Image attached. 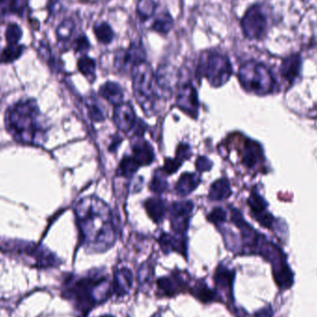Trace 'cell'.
<instances>
[{
    "instance_id": "cell-1",
    "label": "cell",
    "mask_w": 317,
    "mask_h": 317,
    "mask_svg": "<svg viewBox=\"0 0 317 317\" xmlns=\"http://www.w3.org/2000/svg\"><path fill=\"white\" fill-rule=\"evenodd\" d=\"M77 222L83 241L97 252L111 249L115 243L113 215L109 205L97 197H87L80 200L75 209Z\"/></svg>"
},
{
    "instance_id": "cell-2",
    "label": "cell",
    "mask_w": 317,
    "mask_h": 317,
    "mask_svg": "<svg viewBox=\"0 0 317 317\" xmlns=\"http://www.w3.org/2000/svg\"><path fill=\"white\" fill-rule=\"evenodd\" d=\"M7 127L17 141L38 145L44 142L46 129L40 113L33 100H23L10 109L7 114Z\"/></svg>"
},
{
    "instance_id": "cell-3",
    "label": "cell",
    "mask_w": 317,
    "mask_h": 317,
    "mask_svg": "<svg viewBox=\"0 0 317 317\" xmlns=\"http://www.w3.org/2000/svg\"><path fill=\"white\" fill-rule=\"evenodd\" d=\"M111 283L104 276L92 274L84 277H72L65 282L63 295L78 311L88 312L93 307L111 296Z\"/></svg>"
},
{
    "instance_id": "cell-4",
    "label": "cell",
    "mask_w": 317,
    "mask_h": 317,
    "mask_svg": "<svg viewBox=\"0 0 317 317\" xmlns=\"http://www.w3.org/2000/svg\"><path fill=\"white\" fill-rule=\"evenodd\" d=\"M196 73L204 77L212 87H220L229 81L233 67L227 55L215 49H206L200 52Z\"/></svg>"
},
{
    "instance_id": "cell-5",
    "label": "cell",
    "mask_w": 317,
    "mask_h": 317,
    "mask_svg": "<svg viewBox=\"0 0 317 317\" xmlns=\"http://www.w3.org/2000/svg\"><path fill=\"white\" fill-rule=\"evenodd\" d=\"M134 92L138 102L147 115H153L156 112L157 94L154 90L155 73L149 62L140 63L132 72Z\"/></svg>"
},
{
    "instance_id": "cell-6",
    "label": "cell",
    "mask_w": 317,
    "mask_h": 317,
    "mask_svg": "<svg viewBox=\"0 0 317 317\" xmlns=\"http://www.w3.org/2000/svg\"><path fill=\"white\" fill-rule=\"evenodd\" d=\"M239 80L246 90L265 94L271 89L273 78L265 65L256 62H247L239 70Z\"/></svg>"
},
{
    "instance_id": "cell-7",
    "label": "cell",
    "mask_w": 317,
    "mask_h": 317,
    "mask_svg": "<svg viewBox=\"0 0 317 317\" xmlns=\"http://www.w3.org/2000/svg\"><path fill=\"white\" fill-rule=\"evenodd\" d=\"M147 62V50L141 38H136L126 47H121L115 52L113 64L118 72L131 73L140 63Z\"/></svg>"
},
{
    "instance_id": "cell-8",
    "label": "cell",
    "mask_w": 317,
    "mask_h": 317,
    "mask_svg": "<svg viewBox=\"0 0 317 317\" xmlns=\"http://www.w3.org/2000/svg\"><path fill=\"white\" fill-rule=\"evenodd\" d=\"M241 29L246 38L250 40H261L266 36L268 21L266 12L259 4L247 9L241 20Z\"/></svg>"
},
{
    "instance_id": "cell-9",
    "label": "cell",
    "mask_w": 317,
    "mask_h": 317,
    "mask_svg": "<svg viewBox=\"0 0 317 317\" xmlns=\"http://www.w3.org/2000/svg\"><path fill=\"white\" fill-rule=\"evenodd\" d=\"M194 205L192 201L174 202L170 209L172 229L177 235H184L190 227V216Z\"/></svg>"
},
{
    "instance_id": "cell-10",
    "label": "cell",
    "mask_w": 317,
    "mask_h": 317,
    "mask_svg": "<svg viewBox=\"0 0 317 317\" xmlns=\"http://www.w3.org/2000/svg\"><path fill=\"white\" fill-rule=\"evenodd\" d=\"M176 104L182 112L190 115V117H198L199 113V98L198 93L193 84L187 82L179 88Z\"/></svg>"
},
{
    "instance_id": "cell-11",
    "label": "cell",
    "mask_w": 317,
    "mask_h": 317,
    "mask_svg": "<svg viewBox=\"0 0 317 317\" xmlns=\"http://www.w3.org/2000/svg\"><path fill=\"white\" fill-rule=\"evenodd\" d=\"M181 72L176 67L165 63L158 67L155 73V84L164 95L171 94L179 82Z\"/></svg>"
},
{
    "instance_id": "cell-12",
    "label": "cell",
    "mask_w": 317,
    "mask_h": 317,
    "mask_svg": "<svg viewBox=\"0 0 317 317\" xmlns=\"http://www.w3.org/2000/svg\"><path fill=\"white\" fill-rule=\"evenodd\" d=\"M113 120L120 130L128 132L133 129L137 123V116L130 103H122L115 106Z\"/></svg>"
},
{
    "instance_id": "cell-13",
    "label": "cell",
    "mask_w": 317,
    "mask_h": 317,
    "mask_svg": "<svg viewBox=\"0 0 317 317\" xmlns=\"http://www.w3.org/2000/svg\"><path fill=\"white\" fill-rule=\"evenodd\" d=\"M174 19L168 10H164L154 16L151 24L148 27V30L158 34V36H168L174 30Z\"/></svg>"
},
{
    "instance_id": "cell-14",
    "label": "cell",
    "mask_w": 317,
    "mask_h": 317,
    "mask_svg": "<svg viewBox=\"0 0 317 317\" xmlns=\"http://www.w3.org/2000/svg\"><path fill=\"white\" fill-rule=\"evenodd\" d=\"M158 244L166 254L172 251H177L184 255L187 253V237L184 235H173L163 233L158 237Z\"/></svg>"
},
{
    "instance_id": "cell-15",
    "label": "cell",
    "mask_w": 317,
    "mask_h": 317,
    "mask_svg": "<svg viewBox=\"0 0 317 317\" xmlns=\"http://www.w3.org/2000/svg\"><path fill=\"white\" fill-rule=\"evenodd\" d=\"M186 282L181 274H173L164 276L157 280L158 289L164 296H174L184 288Z\"/></svg>"
},
{
    "instance_id": "cell-16",
    "label": "cell",
    "mask_w": 317,
    "mask_h": 317,
    "mask_svg": "<svg viewBox=\"0 0 317 317\" xmlns=\"http://www.w3.org/2000/svg\"><path fill=\"white\" fill-rule=\"evenodd\" d=\"M133 285V275L126 267L118 268L114 272L113 279V292L117 296H123L127 294Z\"/></svg>"
},
{
    "instance_id": "cell-17",
    "label": "cell",
    "mask_w": 317,
    "mask_h": 317,
    "mask_svg": "<svg viewBox=\"0 0 317 317\" xmlns=\"http://www.w3.org/2000/svg\"><path fill=\"white\" fill-rule=\"evenodd\" d=\"M134 158L137 161L139 166H148L153 163L155 154L153 148L148 141L138 139L132 146Z\"/></svg>"
},
{
    "instance_id": "cell-18",
    "label": "cell",
    "mask_w": 317,
    "mask_h": 317,
    "mask_svg": "<svg viewBox=\"0 0 317 317\" xmlns=\"http://www.w3.org/2000/svg\"><path fill=\"white\" fill-rule=\"evenodd\" d=\"M99 95L115 106L122 104L124 97L122 86L119 83L113 81L104 83L99 88Z\"/></svg>"
},
{
    "instance_id": "cell-19",
    "label": "cell",
    "mask_w": 317,
    "mask_h": 317,
    "mask_svg": "<svg viewBox=\"0 0 317 317\" xmlns=\"http://www.w3.org/2000/svg\"><path fill=\"white\" fill-rule=\"evenodd\" d=\"M92 30L97 43L102 46L111 45L116 37L113 26L107 21H97L93 25Z\"/></svg>"
},
{
    "instance_id": "cell-20",
    "label": "cell",
    "mask_w": 317,
    "mask_h": 317,
    "mask_svg": "<svg viewBox=\"0 0 317 317\" xmlns=\"http://www.w3.org/2000/svg\"><path fill=\"white\" fill-rule=\"evenodd\" d=\"M158 0H138L136 7V14L141 23H146L157 14L158 10Z\"/></svg>"
},
{
    "instance_id": "cell-21",
    "label": "cell",
    "mask_w": 317,
    "mask_h": 317,
    "mask_svg": "<svg viewBox=\"0 0 317 317\" xmlns=\"http://www.w3.org/2000/svg\"><path fill=\"white\" fill-rule=\"evenodd\" d=\"M200 183V176L195 173H184L175 184V192L186 197L192 193Z\"/></svg>"
},
{
    "instance_id": "cell-22",
    "label": "cell",
    "mask_w": 317,
    "mask_h": 317,
    "mask_svg": "<svg viewBox=\"0 0 317 317\" xmlns=\"http://www.w3.org/2000/svg\"><path fill=\"white\" fill-rule=\"evenodd\" d=\"M144 206L148 213V216L155 223H161L164 220L166 212H167V206L163 199L158 198V197L149 198L145 201Z\"/></svg>"
},
{
    "instance_id": "cell-23",
    "label": "cell",
    "mask_w": 317,
    "mask_h": 317,
    "mask_svg": "<svg viewBox=\"0 0 317 317\" xmlns=\"http://www.w3.org/2000/svg\"><path fill=\"white\" fill-rule=\"evenodd\" d=\"M232 193L230 184L226 178L216 180L210 186L209 199L213 201H222L227 199Z\"/></svg>"
},
{
    "instance_id": "cell-24",
    "label": "cell",
    "mask_w": 317,
    "mask_h": 317,
    "mask_svg": "<svg viewBox=\"0 0 317 317\" xmlns=\"http://www.w3.org/2000/svg\"><path fill=\"white\" fill-rule=\"evenodd\" d=\"M77 67L79 72L87 78L90 83L96 80L97 77V62L92 57L84 54L79 58L77 62Z\"/></svg>"
},
{
    "instance_id": "cell-25",
    "label": "cell",
    "mask_w": 317,
    "mask_h": 317,
    "mask_svg": "<svg viewBox=\"0 0 317 317\" xmlns=\"http://www.w3.org/2000/svg\"><path fill=\"white\" fill-rule=\"evenodd\" d=\"M76 23L72 20V18H67L64 21H62V23L59 25L57 29L56 35L58 40L67 44L72 40V36L75 33Z\"/></svg>"
},
{
    "instance_id": "cell-26",
    "label": "cell",
    "mask_w": 317,
    "mask_h": 317,
    "mask_svg": "<svg viewBox=\"0 0 317 317\" xmlns=\"http://www.w3.org/2000/svg\"><path fill=\"white\" fill-rule=\"evenodd\" d=\"M87 106L89 116L94 122L99 123L105 120L104 109L97 97L94 96H90L88 97L87 99Z\"/></svg>"
},
{
    "instance_id": "cell-27",
    "label": "cell",
    "mask_w": 317,
    "mask_h": 317,
    "mask_svg": "<svg viewBox=\"0 0 317 317\" xmlns=\"http://www.w3.org/2000/svg\"><path fill=\"white\" fill-rule=\"evenodd\" d=\"M139 164L133 156H124L119 164L117 174L123 177H131L139 168Z\"/></svg>"
},
{
    "instance_id": "cell-28",
    "label": "cell",
    "mask_w": 317,
    "mask_h": 317,
    "mask_svg": "<svg viewBox=\"0 0 317 317\" xmlns=\"http://www.w3.org/2000/svg\"><path fill=\"white\" fill-rule=\"evenodd\" d=\"M191 293L196 298H198L200 302H210L216 301V293L210 289V287L205 284L204 282L198 283L194 287H192Z\"/></svg>"
},
{
    "instance_id": "cell-29",
    "label": "cell",
    "mask_w": 317,
    "mask_h": 317,
    "mask_svg": "<svg viewBox=\"0 0 317 317\" xmlns=\"http://www.w3.org/2000/svg\"><path fill=\"white\" fill-rule=\"evenodd\" d=\"M301 66V60L299 56H292L288 58L286 62H284L282 66V73L286 79L292 80L296 76Z\"/></svg>"
},
{
    "instance_id": "cell-30",
    "label": "cell",
    "mask_w": 317,
    "mask_h": 317,
    "mask_svg": "<svg viewBox=\"0 0 317 317\" xmlns=\"http://www.w3.org/2000/svg\"><path fill=\"white\" fill-rule=\"evenodd\" d=\"M25 4L26 0H0V14L21 12Z\"/></svg>"
},
{
    "instance_id": "cell-31",
    "label": "cell",
    "mask_w": 317,
    "mask_h": 317,
    "mask_svg": "<svg viewBox=\"0 0 317 317\" xmlns=\"http://www.w3.org/2000/svg\"><path fill=\"white\" fill-rule=\"evenodd\" d=\"M165 175L166 174H164L163 170H160L154 174L149 188H150V190L155 194H162V193H164L165 190H167L168 184H167V181L165 178Z\"/></svg>"
},
{
    "instance_id": "cell-32",
    "label": "cell",
    "mask_w": 317,
    "mask_h": 317,
    "mask_svg": "<svg viewBox=\"0 0 317 317\" xmlns=\"http://www.w3.org/2000/svg\"><path fill=\"white\" fill-rule=\"evenodd\" d=\"M91 47L92 46L89 41V38L85 33L75 36V38L72 41V49L76 53H80L81 55L87 54V52L91 49Z\"/></svg>"
},
{
    "instance_id": "cell-33",
    "label": "cell",
    "mask_w": 317,
    "mask_h": 317,
    "mask_svg": "<svg viewBox=\"0 0 317 317\" xmlns=\"http://www.w3.org/2000/svg\"><path fill=\"white\" fill-rule=\"evenodd\" d=\"M259 150L258 147L255 144L248 143L246 145L245 152H244V164L247 165V167H253L257 163L259 158Z\"/></svg>"
},
{
    "instance_id": "cell-34",
    "label": "cell",
    "mask_w": 317,
    "mask_h": 317,
    "mask_svg": "<svg viewBox=\"0 0 317 317\" xmlns=\"http://www.w3.org/2000/svg\"><path fill=\"white\" fill-rule=\"evenodd\" d=\"M22 36L21 28L17 24H11L6 32V38L9 45H18Z\"/></svg>"
},
{
    "instance_id": "cell-35",
    "label": "cell",
    "mask_w": 317,
    "mask_h": 317,
    "mask_svg": "<svg viewBox=\"0 0 317 317\" xmlns=\"http://www.w3.org/2000/svg\"><path fill=\"white\" fill-rule=\"evenodd\" d=\"M22 47L19 45H9L2 53V61L6 62H12L21 55Z\"/></svg>"
},
{
    "instance_id": "cell-36",
    "label": "cell",
    "mask_w": 317,
    "mask_h": 317,
    "mask_svg": "<svg viewBox=\"0 0 317 317\" xmlns=\"http://www.w3.org/2000/svg\"><path fill=\"white\" fill-rule=\"evenodd\" d=\"M207 218L213 224L221 225L226 220V212L222 207H216L210 212Z\"/></svg>"
},
{
    "instance_id": "cell-37",
    "label": "cell",
    "mask_w": 317,
    "mask_h": 317,
    "mask_svg": "<svg viewBox=\"0 0 317 317\" xmlns=\"http://www.w3.org/2000/svg\"><path fill=\"white\" fill-rule=\"evenodd\" d=\"M182 163L183 162L176 157L174 158H166L164 162L163 172L165 174H174L177 170L179 169L180 166L182 165Z\"/></svg>"
},
{
    "instance_id": "cell-38",
    "label": "cell",
    "mask_w": 317,
    "mask_h": 317,
    "mask_svg": "<svg viewBox=\"0 0 317 317\" xmlns=\"http://www.w3.org/2000/svg\"><path fill=\"white\" fill-rule=\"evenodd\" d=\"M191 156V149L190 145L188 144H180L176 150V158H179L182 162L188 160Z\"/></svg>"
},
{
    "instance_id": "cell-39",
    "label": "cell",
    "mask_w": 317,
    "mask_h": 317,
    "mask_svg": "<svg viewBox=\"0 0 317 317\" xmlns=\"http://www.w3.org/2000/svg\"><path fill=\"white\" fill-rule=\"evenodd\" d=\"M213 163L207 157L200 156L196 162V167L200 172H207L212 168Z\"/></svg>"
},
{
    "instance_id": "cell-40",
    "label": "cell",
    "mask_w": 317,
    "mask_h": 317,
    "mask_svg": "<svg viewBox=\"0 0 317 317\" xmlns=\"http://www.w3.org/2000/svg\"><path fill=\"white\" fill-rule=\"evenodd\" d=\"M122 140H123V139H121L119 137H115L114 139H113V142H112L111 147H110V150H111V151H115V150L117 149L118 147L120 146V144L122 142Z\"/></svg>"
},
{
    "instance_id": "cell-41",
    "label": "cell",
    "mask_w": 317,
    "mask_h": 317,
    "mask_svg": "<svg viewBox=\"0 0 317 317\" xmlns=\"http://www.w3.org/2000/svg\"><path fill=\"white\" fill-rule=\"evenodd\" d=\"M99 317H113V316H111V315H103V316H99Z\"/></svg>"
},
{
    "instance_id": "cell-42",
    "label": "cell",
    "mask_w": 317,
    "mask_h": 317,
    "mask_svg": "<svg viewBox=\"0 0 317 317\" xmlns=\"http://www.w3.org/2000/svg\"><path fill=\"white\" fill-rule=\"evenodd\" d=\"M153 317H160V315H158H158H155V316H153Z\"/></svg>"
}]
</instances>
